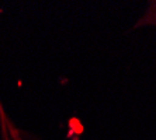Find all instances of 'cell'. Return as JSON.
<instances>
[{
    "label": "cell",
    "mask_w": 156,
    "mask_h": 140,
    "mask_svg": "<svg viewBox=\"0 0 156 140\" xmlns=\"http://www.w3.org/2000/svg\"><path fill=\"white\" fill-rule=\"evenodd\" d=\"M146 27L156 28V0L149 2L146 9H145V11L142 13V15L134 24V29L146 28Z\"/></svg>",
    "instance_id": "6da1fadb"
}]
</instances>
